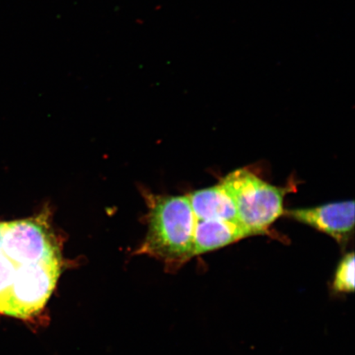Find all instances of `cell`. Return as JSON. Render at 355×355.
<instances>
[{
  "mask_svg": "<svg viewBox=\"0 0 355 355\" xmlns=\"http://www.w3.org/2000/svg\"><path fill=\"white\" fill-rule=\"evenodd\" d=\"M148 232L137 254L155 257L166 270H179L194 257L195 218L187 196L144 195Z\"/></svg>",
  "mask_w": 355,
  "mask_h": 355,
  "instance_id": "6da1fadb",
  "label": "cell"
},
{
  "mask_svg": "<svg viewBox=\"0 0 355 355\" xmlns=\"http://www.w3.org/2000/svg\"><path fill=\"white\" fill-rule=\"evenodd\" d=\"M220 184L232 199L239 223L254 236L268 234L270 226L284 215V200L292 190L266 183L244 168L230 173Z\"/></svg>",
  "mask_w": 355,
  "mask_h": 355,
  "instance_id": "7a4b0ae2",
  "label": "cell"
},
{
  "mask_svg": "<svg viewBox=\"0 0 355 355\" xmlns=\"http://www.w3.org/2000/svg\"><path fill=\"white\" fill-rule=\"evenodd\" d=\"M62 259L17 266L3 314L26 319L47 303L61 272Z\"/></svg>",
  "mask_w": 355,
  "mask_h": 355,
  "instance_id": "3957f363",
  "label": "cell"
},
{
  "mask_svg": "<svg viewBox=\"0 0 355 355\" xmlns=\"http://www.w3.org/2000/svg\"><path fill=\"white\" fill-rule=\"evenodd\" d=\"M284 215L329 235L340 244L347 243L354 233L353 200L315 207L285 210Z\"/></svg>",
  "mask_w": 355,
  "mask_h": 355,
  "instance_id": "277c9868",
  "label": "cell"
},
{
  "mask_svg": "<svg viewBox=\"0 0 355 355\" xmlns=\"http://www.w3.org/2000/svg\"><path fill=\"white\" fill-rule=\"evenodd\" d=\"M254 236L239 222L222 220H196L193 235L194 257L220 250Z\"/></svg>",
  "mask_w": 355,
  "mask_h": 355,
  "instance_id": "5b68a950",
  "label": "cell"
},
{
  "mask_svg": "<svg viewBox=\"0 0 355 355\" xmlns=\"http://www.w3.org/2000/svg\"><path fill=\"white\" fill-rule=\"evenodd\" d=\"M196 220L239 222L236 208L221 184L187 195Z\"/></svg>",
  "mask_w": 355,
  "mask_h": 355,
  "instance_id": "8992f818",
  "label": "cell"
},
{
  "mask_svg": "<svg viewBox=\"0 0 355 355\" xmlns=\"http://www.w3.org/2000/svg\"><path fill=\"white\" fill-rule=\"evenodd\" d=\"M354 254H346L337 266L332 281V290L339 294H350L354 291Z\"/></svg>",
  "mask_w": 355,
  "mask_h": 355,
  "instance_id": "52a82bcc",
  "label": "cell"
},
{
  "mask_svg": "<svg viewBox=\"0 0 355 355\" xmlns=\"http://www.w3.org/2000/svg\"><path fill=\"white\" fill-rule=\"evenodd\" d=\"M17 266L0 250V313H2Z\"/></svg>",
  "mask_w": 355,
  "mask_h": 355,
  "instance_id": "ba28073f",
  "label": "cell"
}]
</instances>
